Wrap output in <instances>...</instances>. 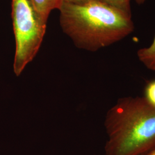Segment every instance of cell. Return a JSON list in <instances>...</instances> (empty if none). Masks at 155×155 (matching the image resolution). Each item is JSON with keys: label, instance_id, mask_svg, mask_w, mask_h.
<instances>
[{"label": "cell", "instance_id": "1", "mask_svg": "<svg viewBox=\"0 0 155 155\" xmlns=\"http://www.w3.org/2000/svg\"><path fill=\"white\" fill-rule=\"evenodd\" d=\"M60 24L63 32L81 49L95 52L132 33V15L100 0L81 5L62 3Z\"/></svg>", "mask_w": 155, "mask_h": 155}, {"label": "cell", "instance_id": "2", "mask_svg": "<svg viewBox=\"0 0 155 155\" xmlns=\"http://www.w3.org/2000/svg\"><path fill=\"white\" fill-rule=\"evenodd\" d=\"M106 155H143L155 147V106L144 97H124L107 111Z\"/></svg>", "mask_w": 155, "mask_h": 155}, {"label": "cell", "instance_id": "3", "mask_svg": "<svg viewBox=\"0 0 155 155\" xmlns=\"http://www.w3.org/2000/svg\"><path fill=\"white\" fill-rule=\"evenodd\" d=\"M12 18L16 42L13 70L19 76L39 51L47 21L31 0H12Z\"/></svg>", "mask_w": 155, "mask_h": 155}, {"label": "cell", "instance_id": "4", "mask_svg": "<svg viewBox=\"0 0 155 155\" xmlns=\"http://www.w3.org/2000/svg\"><path fill=\"white\" fill-rule=\"evenodd\" d=\"M33 5L38 12L40 15L47 21L48 17L52 11L59 9L62 1L61 0H31Z\"/></svg>", "mask_w": 155, "mask_h": 155}, {"label": "cell", "instance_id": "5", "mask_svg": "<svg viewBox=\"0 0 155 155\" xmlns=\"http://www.w3.org/2000/svg\"><path fill=\"white\" fill-rule=\"evenodd\" d=\"M137 56L144 66L150 70L155 71V35L151 45L139 49Z\"/></svg>", "mask_w": 155, "mask_h": 155}, {"label": "cell", "instance_id": "6", "mask_svg": "<svg viewBox=\"0 0 155 155\" xmlns=\"http://www.w3.org/2000/svg\"><path fill=\"white\" fill-rule=\"evenodd\" d=\"M106 4L132 15L131 1L132 0H101Z\"/></svg>", "mask_w": 155, "mask_h": 155}, {"label": "cell", "instance_id": "7", "mask_svg": "<svg viewBox=\"0 0 155 155\" xmlns=\"http://www.w3.org/2000/svg\"><path fill=\"white\" fill-rule=\"evenodd\" d=\"M144 97L150 104L155 106V79L150 81L146 84Z\"/></svg>", "mask_w": 155, "mask_h": 155}, {"label": "cell", "instance_id": "8", "mask_svg": "<svg viewBox=\"0 0 155 155\" xmlns=\"http://www.w3.org/2000/svg\"><path fill=\"white\" fill-rule=\"evenodd\" d=\"M92 1H95V0H61L63 3H66V4H73V5H81V4L87 3Z\"/></svg>", "mask_w": 155, "mask_h": 155}, {"label": "cell", "instance_id": "9", "mask_svg": "<svg viewBox=\"0 0 155 155\" xmlns=\"http://www.w3.org/2000/svg\"><path fill=\"white\" fill-rule=\"evenodd\" d=\"M143 155H155V147Z\"/></svg>", "mask_w": 155, "mask_h": 155}, {"label": "cell", "instance_id": "10", "mask_svg": "<svg viewBox=\"0 0 155 155\" xmlns=\"http://www.w3.org/2000/svg\"><path fill=\"white\" fill-rule=\"evenodd\" d=\"M146 1V0H136V2L139 5H142Z\"/></svg>", "mask_w": 155, "mask_h": 155}]
</instances>
